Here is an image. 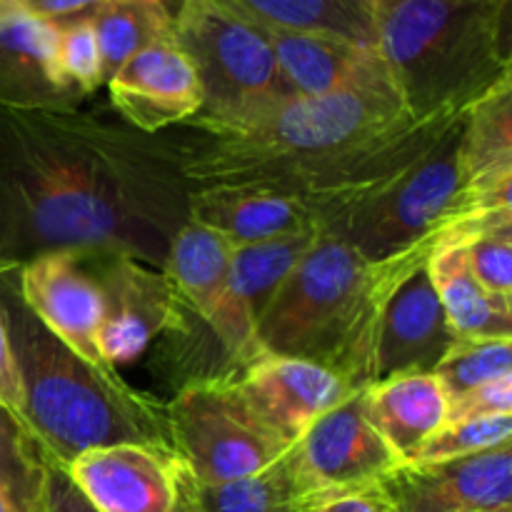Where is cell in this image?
Segmentation results:
<instances>
[{
	"label": "cell",
	"mask_w": 512,
	"mask_h": 512,
	"mask_svg": "<svg viewBox=\"0 0 512 512\" xmlns=\"http://www.w3.org/2000/svg\"><path fill=\"white\" fill-rule=\"evenodd\" d=\"M45 512H98L83 490L70 478L68 465L48 455V485H45Z\"/></svg>",
	"instance_id": "836d02e7"
},
{
	"label": "cell",
	"mask_w": 512,
	"mask_h": 512,
	"mask_svg": "<svg viewBox=\"0 0 512 512\" xmlns=\"http://www.w3.org/2000/svg\"><path fill=\"white\" fill-rule=\"evenodd\" d=\"M433 373L448 403L480 385L512 378V338H455Z\"/></svg>",
	"instance_id": "83f0119b"
},
{
	"label": "cell",
	"mask_w": 512,
	"mask_h": 512,
	"mask_svg": "<svg viewBox=\"0 0 512 512\" xmlns=\"http://www.w3.org/2000/svg\"><path fill=\"white\" fill-rule=\"evenodd\" d=\"M485 415H512V378L480 385L448 403V420L485 418Z\"/></svg>",
	"instance_id": "d6a6232c"
},
{
	"label": "cell",
	"mask_w": 512,
	"mask_h": 512,
	"mask_svg": "<svg viewBox=\"0 0 512 512\" xmlns=\"http://www.w3.org/2000/svg\"><path fill=\"white\" fill-rule=\"evenodd\" d=\"M0 403L10 405L23 415V390H20L18 370H15L13 350H10L8 325H5L3 303H0Z\"/></svg>",
	"instance_id": "e575fe53"
},
{
	"label": "cell",
	"mask_w": 512,
	"mask_h": 512,
	"mask_svg": "<svg viewBox=\"0 0 512 512\" xmlns=\"http://www.w3.org/2000/svg\"><path fill=\"white\" fill-rule=\"evenodd\" d=\"M103 293L98 353L108 365L133 363L153 338L180 333L190 310L165 270L118 250H88Z\"/></svg>",
	"instance_id": "30bf717a"
},
{
	"label": "cell",
	"mask_w": 512,
	"mask_h": 512,
	"mask_svg": "<svg viewBox=\"0 0 512 512\" xmlns=\"http://www.w3.org/2000/svg\"><path fill=\"white\" fill-rule=\"evenodd\" d=\"M170 512H198V505H195L193 475L188 473V468H185L180 460H178V500H175L173 510Z\"/></svg>",
	"instance_id": "74e56055"
},
{
	"label": "cell",
	"mask_w": 512,
	"mask_h": 512,
	"mask_svg": "<svg viewBox=\"0 0 512 512\" xmlns=\"http://www.w3.org/2000/svg\"><path fill=\"white\" fill-rule=\"evenodd\" d=\"M48 455L25 415L0 403V493L15 512H45Z\"/></svg>",
	"instance_id": "484cf974"
},
{
	"label": "cell",
	"mask_w": 512,
	"mask_h": 512,
	"mask_svg": "<svg viewBox=\"0 0 512 512\" xmlns=\"http://www.w3.org/2000/svg\"><path fill=\"white\" fill-rule=\"evenodd\" d=\"M195 185L183 133L103 110L0 108V268L60 250H118L165 270Z\"/></svg>",
	"instance_id": "6da1fadb"
},
{
	"label": "cell",
	"mask_w": 512,
	"mask_h": 512,
	"mask_svg": "<svg viewBox=\"0 0 512 512\" xmlns=\"http://www.w3.org/2000/svg\"><path fill=\"white\" fill-rule=\"evenodd\" d=\"M295 503L305 512L375 488L400 465L365 410L363 388L315 418L283 455Z\"/></svg>",
	"instance_id": "9c48e42d"
},
{
	"label": "cell",
	"mask_w": 512,
	"mask_h": 512,
	"mask_svg": "<svg viewBox=\"0 0 512 512\" xmlns=\"http://www.w3.org/2000/svg\"><path fill=\"white\" fill-rule=\"evenodd\" d=\"M55 25V58L63 78L88 98L103 88V58L90 15L60 20Z\"/></svg>",
	"instance_id": "4dcf8cb0"
},
{
	"label": "cell",
	"mask_w": 512,
	"mask_h": 512,
	"mask_svg": "<svg viewBox=\"0 0 512 512\" xmlns=\"http://www.w3.org/2000/svg\"><path fill=\"white\" fill-rule=\"evenodd\" d=\"M320 230L235 245L230 255V293L258 325L273 295L285 283L295 265L305 258Z\"/></svg>",
	"instance_id": "d4e9b609"
},
{
	"label": "cell",
	"mask_w": 512,
	"mask_h": 512,
	"mask_svg": "<svg viewBox=\"0 0 512 512\" xmlns=\"http://www.w3.org/2000/svg\"><path fill=\"white\" fill-rule=\"evenodd\" d=\"M512 0H395L375 50L415 118L468 110L512 78Z\"/></svg>",
	"instance_id": "5b68a950"
},
{
	"label": "cell",
	"mask_w": 512,
	"mask_h": 512,
	"mask_svg": "<svg viewBox=\"0 0 512 512\" xmlns=\"http://www.w3.org/2000/svg\"><path fill=\"white\" fill-rule=\"evenodd\" d=\"M458 170L468 208L475 213L512 210V78L465 110Z\"/></svg>",
	"instance_id": "e0dca14e"
},
{
	"label": "cell",
	"mask_w": 512,
	"mask_h": 512,
	"mask_svg": "<svg viewBox=\"0 0 512 512\" xmlns=\"http://www.w3.org/2000/svg\"><path fill=\"white\" fill-rule=\"evenodd\" d=\"M278 68L295 98H318L385 70L375 45H360L330 33L263 28Z\"/></svg>",
	"instance_id": "ffe728a7"
},
{
	"label": "cell",
	"mask_w": 512,
	"mask_h": 512,
	"mask_svg": "<svg viewBox=\"0 0 512 512\" xmlns=\"http://www.w3.org/2000/svg\"><path fill=\"white\" fill-rule=\"evenodd\" d=\"M230 255L233 245L228 240L193 220H185L170 243L165 273L205 328L218 318L230 295Z\"/></svg>",
	"instance_id": "603a6c76"
},
{
	"label": "cell",
	"mask_w": 512,
	"mask_h": 512,
	"mask_svg": "<svg viewBox=\"0 0 512 512\" xmlns=\"http://www.w3.org/2000/svg\"><path fill=\"white\" fill-rule=\"evenodd\" d=\"M0 303L23 390V415L65 465L85 450L145 445L173 453L165 403L133 388L113 365L85 360L40 323L18 288V268H0Z\"/></svg>",
	"instance_id": "277c9868"
},
{
	"label": "cell",
	"mask_w": 512,
	"mask_h": 512,
	"mask_svg": "<svg viewBox=\"0 0 512 512\" xmlns=\"http://www.w3.org/2000/svg\"><path fill=\"white\" fill-rule=\"evenodd\" d=\"M485 218L473 220L440 240L425 263V273L438 293L455 338H512V298H500L485 290L465 258L463 233Z\"/></svg>",
	"instance_id": "7402d4cb"
},
{
	"label": "cell",
	"mask_w": 512,
	"mask_h": 512,
	"mask_svg": "<svg viewBox=\"0 0 512 512\" xmlns=\"http://www.w3.org/2000/svg\"><path fill=\"white\" fill-rule=\"evenodd\" d=\"M438 293L425 268L410 275L385 308L373 358V380L400 373H433L453 345Z\"/></svg>",
	"instance_id": "ac0fdd59"
},
{
	"label": "cell",
	"mask_w": 512,
	"mask_h": 512,
	"mask_svg": "<svg viewBox=\"0 0 512 512\" xmlns=\"http://www.w3.org/2000/svg\"><path fill=\"white\" fill-rule=\"evenodd\" d=\"M500 512H512V510H500Z\"/></svg>",
	"instance_id": "b9f144b4"
},
{
	"label": "cell",
	"mask_w": 512,
	"mask_h": 512,
	"mask_svg": "<svg viewBox=\"0 0 512 512\" xmlns=\"http://www.w3.org/2000/svg\"><path fill=\"white\" fill-rule=\"evenodd\" d=\"M263 28L308 30L375 45V20L355 0H220Z\"/></svg>",
	"instance_id": "cb8c5ba5"
},
{
	"label": "cell",
	"mask_w": 512,
	"mask_h": 512,
	"mask_svg": "<svg viewBox=\"0 0 512 512\" xmlns=\"http://www.w3.org/2000/svg\"><path fill=\"white\" fill-rule=\"evenodd\" d=\"M83 100L58 68L55 25L20 3L0 10V108L78 110Z\"/></svg>",
	"instance_id": "9a60e30c"
},
{
	"label": "cell",
	"mask_w": 512,
	"mask_h": 512,
	"mask_svg": "<svg viewBox=\"0 0 512 512\" xmlns=\"http://www.w3.org/2000/svg\"><path fill=\"white\" fill-rule=\"evenodd\" d=\"M108 83L123 63L148 45L173 35V20L158 0H103L90 13Z\"/></svg>",
	"instance_id": "4316f807"
},
{
	"label": "cell",
	"mask_w": 512,
	"mask_h": 512,
	"mask_svg": "<svg viewBox=\"0 0 512 512\" xmlns=\"http://www.w3.org/2000/svg\"><path fill=\"white\" fill-rule=\"evenodd\" d=\"M173 40L203 88V105L183 128L238 133L295 98L263 30L220 0H188L173 23Z\"/></svg>",
	"instance_id": "8992f818"
},
{
	"label": "cell",
	"mask_w": 512,
	"mask_h": 512,
	"mask_svg": "<svg viewBox=\"0 0 512 512\" xmlns=\"http://www.w3.org/2000/svg\"><path fill=\"white\" fill-rule=\"evenodd\" d=\"M365 410L400 463H413L448 420V398L435 373H400L363 388Z\"/></svg>",
	"instance_id": "44dd1931"
},
{
	"label": "cell",
	"mask_w": 512,
	"mask_h": 512,
	"mask_svg": "<svg viewBox=\"0 0 512 512\" xmlns=\"http://www.w3.org/2000/svg\"><path fill=\"white\" fill-rule=\"evenodd\" d=\"M188 220L218 233L233 248L318 230L313 205L295 195L253 185L195 188L188 200Z\"/></svg>",
	"instance_id": "d6986e66"
},
{
	"label": "cell",
	"mask_w": 512,
	"mask_h": 512,
	"mask_svg": "<svg viewBox=\"0 0 512 512\" xmlns=\"http://www.w3.org/2000/svg\"><path fill=\"white\" fill-rule=\"evenodd\" d=\"M235 383L260 418L290 445L315 418L353 393L338 375L320 365L270 353H263L235 375Z\"/></svg>",
	"instance_id": "2e32d148"
},
{
	"label": "cell",
	"mask_w": 512,
	"mask_h": 512,
	"mask_svg": "<svg viewBox=\"0 0 512 512\" xmlns=\"http://www.w3.org/2000/svg\"><path fill=\"white\" fill-rule=\"evenodd\" d=\"M465 118V113H463ZM463 118L403 175L325 225L368 260H383L430 235L450 233L483 215L460 193L458 140Z\"/></svg>",
	"instance_id": "52a82bcc"
},
{
	"label": "cell",
	"mask_w": 512,
	"mask_h": 512,
	"mask_svg": "<svg viewBox=\"0 0 512 512\" xmlns=\"http://www.w3.org/2000/svg\"><path fill=\"white\" fill-rule=\"evenodd\" d=\"M463 248L475 280L500 298H512V210L465 230Z\"/></svg>",
	"instance_id": "f546056e"
},
{
	"label": "cell",
	"mask_w": 512,
	"mask_h": 512,
	"mask_svg": "<svg viewBox=\"0 0 512 512\" xmlns=\"http://www.w3.org/2000/svg\"><path fill=\"white\" fill-rule=\"evenodd\" d=\"M465 110L415 118L388 70L318 98H293L253 128L183 130V170L195 188L253 185L313 205L318 230L423 158Z\"/></svg>",
	"instance_id": "7a4b0ae2"
},
{
	"label": "cell",
	"mask_w": 512,
	"mask_h": 512,
	"mask_svg": "<svg viewBox=\"0 0 512 512\" xmlns=\"http://www.w3.org/2000/svg\"><path fill=\"white\" fill-rule=\"evenodd\" d=\"M15 3H20V0H0V10L8 8V5H15Z\"/></svg>",
	"instance_id": "60d3db41"
},
{
	"label": "cell",
	"mask_w": 512,
	"mask_h": 512,
	"mask_svg": "<svg viewBox=\"0 0 512 512\" xmlns=\"http://www.w3.org/2000/svg\"><path fill=\"white\" fill-rule=\"evenodd\" d=\"M453 233L368 260L343 238L320 230L260 315L255 343L263 353L320 365L350 390L365 388L373 383L375 343L390 298Z\"/></svg>",
	"instance_id": "3957f363"
},
{
	"label": "cell",
	"mask_w": 512,
	"mask_h": 512,
	"mask_svg": "<svg viewBox=\"0 0 512 512\" xmlns=\"http://www.w3.org/2000/svg\"><path fill=\"white\" fill-rule=\"evenodd\" d=\"M195 505L198 512H305L295 503L283 458L253 478L218 485L195 483Z\"/></svg>",
	"instance_id": "f1b7e54d"
},
{
	"label": "cell",
	"mask_w": 512,
	"mask_h": 512,
	"mask_svg": "<svg viewBox=\"0 0 512 512\" xmlns=\"http://www.w3.org/2000/svg\"><path fill=\"white\" fill-rule=\"evenodd\" d=\"M165 415L175 458L200 485L253 478L290 448L240 393L235 375L183 385Z\"/></svg>",
	"instance_id": "ba28073f"
},
{
	"label": "cell",
	"mask_w": 512,
	"mask_h": 512,
	"mask_svg": "<svg viewBox=\"0 0 512 512\" xmlns=\"http://www.w3.org/2000/svg\"><path fill=\"white\" fill-rule=\"evenodd\" d=\"M355 3H358L360 8H363L365 13H368L370 18L375 20V15H378L380 10H385V8H388V5H393L395 0H355Z\"/></svg>",
	"instance_id": "f35d334b"
},
{
	"label": "cell",
	"mask_w": 512,
	"mask_h": 512,
	"mask_svg": "<svg viewBox=\"0 0 512 512\" xmlns=\"http://www.w3.org/2000/svg\"><path fill=\"white\" fill-rule=\"evenodd\" d=\"M158 3H160V8L168 13V18L175 23V18H178L180 10L185 8V3H188V0H158Z\"/></svg>",
	"instance_id": "ab89813d"
},
{
	"label": "cell",
	"mask_w": 512,
	"mask_h": 512,
	"mask_svg": "<svg viewBox=\"0 0 512 512\" xmlns=\"http://www.w3.org/2000/svg\"><path fill=\"white\" fill-rule=\"evenodd\" d=\"M313 512H398L395 505L390 503L388 495L380 490V485L375 488L363 490L358 495H348V498L333 500V503H325Z\"/></svg>",
	"instance_id": "8d00e7d4"
},
{
	"label": "cell",
	"mask_w": 512,
	"mask_h": 512,
	"mask_svg": "<svg viewBox=\"0 0 512 512\" xmlns=\"http://www.w3.org/2000/svg\"><path fill=\"white\" fill-rule=\"evenodd\" d=\"M398 512L512 510V443L445 460L400 463L380 480Z\"/></svg>",
	"instance_id": "8fae6325"
},
{
	"label": "cell",
	"mask_w": 512,
	"mask_h": 512,
	"mask_svg": "<svg viewBox=\"0 0 512 512\" xmlns=\"http://www.w3.org/2000/svg\"><path fill=\"white\" fill-rule=\"evenodd\" d=\"M68 473L98 512H170L178 500V458L145 445L85 450Z\"/></svg>",
	"instance_id": "5bb4252c"
},
{
	"label": "cell",
	"mask_w": 512,
	"mask_h": 512,
	"mask_svg": "<svg viewBox=\"0 0 512 512\" xmlns=\"http://www.w3.org/2000/svg\"><path fill=\"white\" fill-rule=\"evenodd\" d=\"M25 305L85 360L108 365L98 353L103 293L88 250H60L18 268Z\"/></svg>",
	"instance_id": "4fadbf2b"
},
{
	"label": "cell",
	"mask_w": 512,
	"mask_h": 512,
	"mask_svg": "<svg viewBox=\"0 0 512 512\" xmlns=\"http://www.w3.org/2000/svg\"><path fill=\"white\" fill-rule=\"evenodd\" d=\"M105 85L110 108L140 133L185 125L203 105L195 65L173 35L135 53Z\"/></svg>",
	"instance_id": "7c38bea8"
},
{
	"label": "cell",
	"mask_w": 512,
	"mask_h": 512,
	"mask_svg": "<svg viewBox=\"0 0 512 512\" xmlns=\"http://www.w3.org/2000/svg\"><path fill=\"white\" fill-rule=\"evenodd\" d=\"M512 443V415L448 420L418 453L415 460H445L483 453Z\"/></svg>",
	"instance_id": "1f68e13d"
},
{
	"label": "cell",
	"mask_w": 512,
	"mask_h": 512,
	"mask_svg": "<svg viewBox=\"0 0 512 512\" xmlns=\"http://www.w3.org/2000/svg\"><path fill=\"white\" fill-rule=\"evenodd\" d=\"M103 0H20L25 10L45 23H60V20L90 15Z\"/></svg>",
	"instance_id": "d590c367"
}]
</instances>
